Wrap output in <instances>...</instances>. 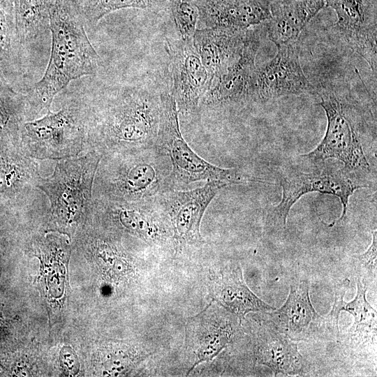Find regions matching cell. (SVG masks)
I'll return each mask as SVG.
<instances>
[{"instance_id": "28", "label": "cell", "mask_w": 377, "mask_h": 377, "mask_svg": "<svg viewBox=\"0 0 377 377\" xmlns=\"http://www.w3.org/2000/svg\"><path fill=\"white\" fill-rule=\"evenodd\" d=\"M376 230L372 232V241L367 250L352 256V267L357 279L368 288V285L376 283Z\"/></svg>"}, {"instance_id": "10", "label": "cell", "mask_w": 377, "mask_h": 377, "mask_svg": "<svg viewBox=\"0 0 377 377\" xmlns=\"http://www.w3.org/2000/svg\"><path fill=\"white\" fill-rule=\"evenodd\" d=\"M226 186L221 182L209 181L195 188L170 189L156 196L177 243L192 245L203 242L200 232L203 215L215 196Z\"/></svg>"}, {"instance_id": "13", "label": "cell", "mask_w": 377, "mask_h": 377, "mask_svg": "<svg viewBox=\"0 0 377 377\" xmlns=\"http://www.w3.org/2000/svg\"><path fill=\"white\" fill-rule=\"evenodd\" d=\"M336 13L337 20L330 34L341 46L363 58L371 70H377L376 16L370 14L367 0H325Z\"/></svg>"}, {"instance_id": "5", "label": "cell", "mask_w": 377, "mask_h": 377, "mask_svg": "<svg viewBox=\"0 0 377 377\" xmlns=\"http://www.w3.org/2000/svg\"><path fill=\"white\" fill-rule=\"evenodd\" d=\"M102 157L99 151H87L58 161L52 175L38 178L36 188L50 202L48 219L59 230L68 232L88 219L95 175Z\"/></svg>"}, {"instance_id": "16", "label": "cell", "mask_w": 377, "mask_h": 377, "mask_svg": "<svg viewBox=\"0 0 377 377\" xmlns=\"http://www.w3.org/2000/svg\"><path fill=\"white\" fill-rule=\"evenodd\" d=\"M350 284V280L345 279L336 286L334 304L330 313L325 317L327 328L330 332L338 336L340 312L346 311L353 316L354 322L341 339L344 345L355 350H362L368 346L376 348L377 314L367 300L368 288L356 279V295L352 301L346 302L343 297Z\"/></svg>"}, {"instance_id": "2", "label": "cell", "mask_w": 377, "mask_h": 377, "mask_svg": "<svg viewBox=\"0 0 377 377\" xmlns=\"http://www.w3.org/2000/svg\"><path fill=\"white\" fill-rule=\"evenodd\" d=\"M88 101L87 151L104 155L156 145L160 95L143 87L125 86Z\"/></svg>"}, {"instance_id": "18", "label": "cell", "mask_w": 377, "mask_h": 377, "mask_svg": "<svg viewBox=\"0 0 377 377\" xmlns=\"http://www.w3.org/2000/svg\"><path fill=\"white\" fill-rule=\"evenodd\" d=\"M248 30L224 27L195 30L192 40L193 47L213 81L239 58Z\"/></svg>"}, {"instance_id": "26", "label": "cell", "mask_w": 377, "mask_h": 377, "mask_svg": "<svg viewBox=\"0 0 377 377\" xmlns=\"http://www.w3.org/2000/svg\"><path fill=\"white\" fill-rule=\"evenodd\" d=\"M170 0H84L82 13L85 24L93 28L107 15L121 9L138 8L155 11Z\"/></svg>"}, {"instance_id": "11", "label": "cell", "mask_w": 377, "mask_h": 377, "mask_svg": "<svg viewBox=\"0 0 377 377\" xmlns=\"http://www.w3.org/2000/svg\"><path fill=\"white\" fill-rule=\"evenodd\" d=\"M276 47L272 59L256 66L251 84V103H262L314 91L301 66L296 43Z\"/></svg>"}, {"instance_id": "20", "label": "cell", "mask_w": 377, "mask_h": 377, "mask_svg": "<svg viewBox=\"0 0 377 377\" xmlns=\"http://www.w3.org/2000/svg\"><path fill=\"white\" fill-rule=\"evenodd\" d=\"M325 6V0L271 1L270 18L263 22L267 38L276 47L296 43L304 28Z\"/></svg>"}, {"instance_id": "29", "label": "cell", "mask_w": 377, "mask_h": 377, "mask_svg": "<svg viewBox=\"0 0 377 377\" xmlns=\"http://www.w3.org/2000/svg\"><path fill=\"white\" fill-rule=\"evenodd\" d=\"M75 1L78 2L81 5H84V0H75Z\"/></svg>"}, {"instance_id": "19", "label": "cell", "mask_w": 377, "mask_h": 377, "mask_svg": "<svg viewBox=\"0 0 377 377\" xmlns=\"http://www.w3.org/2000/svg\"><path fill=\"white\" fill-rule=\"evenodd\" d=\"M205 27L246 30L270 18L271 0H193Z\"/></svg>"}, {"instance_id": "25", "label": "cell", "mask_w": 377, "mask_h": 377, "mask_svg": "<svg viewBox=\"0 0 377 377\" xmlns=\"http://www.w3.org/2000/svg\"><path fill=\"white\" fill-rule=\"evenodd\" d=\"M25 121V95L15 91L0 71V138L20 140Z\"/></svg>"}, {"instance_id": "17", "label": "cell", "mask_w": 377, "mask_h": 377, "mask_svg": "<svg viewBox=\"0 0 377 377\" xmlns=\"http://www.w3.org/2000/svg\"><path fill=\"white\" fill-rule=\"evenodd\" d=\"M268 315L274 326L295 341H306L324 326L327 328L326 318L318 314L311 303L307 280L293 282L285 303Z\"/></svg>"}, {"instance_id": "3", "label": "cell", "mask_w": 377, "mask_h": 377, "mask_svg": "<svg viewBox=\"0 0 377 377\" xmlns=\"http://www.w3.org/2000/svg\"><path fill=\"white\" fill-rule=\"evenodd\" d=\"M171 164L157 146L103 155L93 198L138 202L170 190Z\"/></svg>"}, {"instance_id": "15", "label": "cell", "mask_w": 377, "mask_h": 377, "mask_svg": "<svg viewBox=\"0 0 377 377\" xmlns=\"http://www.w3.org/2000/svg\"><path fill=\"white\" fill-rule=\"evenodd\" d=\"M235 315L223 311L207 308L188 320L186 348L194 357L190 370L202 362L215 357L233 339L241 323Z\"/></svg>"}, {"instance_id": "14", "label": "cell", "mask_w": 377, "mask_h": 377, "mask_svg": "<svg viewBox=\"0 0 377 377\" xmlns=\"http://www.w3.org/2000/svg\"><path fill=\"white\" fill-rule=\"evenodd\" d=\"M89 217L112 223L147 242H163L165 239L168 221L156 197L138 202L93 198Z\"/></svg>"}, {"instance_id": "4", "label": "cell", "mask_w": 377, "mask_h": 377, "mask_svg": "<svg viewBox=\"0 0 377 377\" xmlns=\"http://www.w3.org/2000/svg\"><path fill=\"white\" fill-rule=\"evenodd\" d=\"M88 98L69 97L59 110H50L43 117L25 121L20 144L26 155L35 160L60 161L87 150Z\"/></svg>"}, {"instance_id": "23", "label": "cell", "mask_w": 377, "mask_h": 377, "mask_svg": "<svg viewBox=\"0 0 377 377\" xmlns=\"http://www.w3.org/2000/svg\"><path fill=\"white\" fill-rule=\"evenodd\" d=\"M50 0H14L16 34L24 60L50 31Z\"/></svg>"}, {"instance_id": "1", "label": "cell", "mask_w": 377, "mask_h": 377, "mask_svg": "<svg viewBox=\"0 0 377 377\" xmlns=\"http://www.w3.org/2000/svg\"><path fill=\"white\" fill-rule=\"evenodd\" d=\"M82 8L75 0H50V57L42 78L24 94L27 121L50 110L71 81L97 72L100 57L87 36Z\"/></svg>"}, {"instance_id": "24", "label": "cell", "mask_w": 377, "mask_h": 377, "mask_svg": "<svg viewBox=\"0 0 377 377\" xmlns=\"http://www.w3.org/2000/svg\"><path fill=\"white\" fill-rule=\"evenodd\" d=\"M24 59L17 40L14 0H0V71L8 77L20 75Z\"/></svg>"}, {"instance_id": "8", "label": "cell", "mask_w": 377, "mask_h": 377, "mask_svg": "<svg viewBox=\"0 0 377 377\" xmlns=\"http://www.w3.org/2000/svg\"><path fill=\"white\" fill-rule=\"evenodd\" d=\"M350 172L344 168H321L309 172H291L283 176L279 181L282 198L267 212V225L274 230L286 229L294 204L305 194L314 192L332 195L340 200L343 211L337 223H341L346 216L350 197L356 190L368 187L352 178Z\"/></svg>"}, {"instance_id": "12", "label": "cell", "mask_w": 377, "mask_h": 377, "mask_svg": "<svg viewBox=\"0 0 377 377\" xmlns=\"http://www.w3.org/2000/svg\"><path fill=\"white\" fill-rule=\"evenodd\" d=\"M261 29L257 26L249 29L239 58L214 80L200 101V110L202 108L219 110L251 103V84L261 45Z\"/></svg>"}, {"instance_id": "27", "label": "cell", "mask_w": 377, "mask_h": 377, "mask_svg": "<svg viewBox=\"0 0 377 377\" xmlns=\"http://www.w3.org/2000/svg\"><path fill=\"white\" fill-rule=\"evenodd\" d=\"M170 1L172 16L182 38L192 40L199 20L198 6L193 0Z\"/></svg>"}, {"instance_id": "7", "label": "cell", "mask_w": 377, "mask_h": 377, "mask_svg": "<svg viewBox=\"0 0 377 377\" xmlns=\"http://www.w3.org/2000/svg\"><path fill=\"white\" fill-rule=\"evenodd\" d=\"M318 95L327 117L325 133L313 150L301 156L313 162L334 158L349 172L368 171L370 165L360 140L355 104L334 89H323Z\"/></svg>"}, {"instance_id": "21", "label": "cell", "mask_w": 377, "mask_h": 377, "mask_svg": "<svg viewBox=\"0 0 377 377\" xmlns=\"http://www.w3.org/2000/svg\"><path fill=\"white\" fill-rule=\"evenodd\" d=\"M209 289L213 300L235 315L240 323L249 312L268 313L276 309L249 288L239 265L223 268L211 280Z\"/></svg>"}, {"instance_id": "6", "label": "cell", "mask_w": 377, "mask_h": 377, "mask_svg": "<svg viewBox=\"0 0 377 377\" xmlns=\"http://www.w3.org/2000/svg\"><path fill=\"white\" fill-rule=\"evenodd\" d=\"M161 112L156 146L168 157L171 164V189H181L202 181H218L227 184H241L261 181L254 179L237 168L216 166L198 155L181 133L179 113L173 96L160 94Z\"/></svg>"}, {"instance_id": "22", "label": "cell", "mask_w": 377, "mask_h": 377, "mask_svg": "<svg viewBox=\"0 0 377 377\" xmlns=\"http://www.w3.org/2000/svg\"><path fill=\"white\" fill-rule=\"evenodd\" d=\"M256 357L257 362L269 368L275 376L299 375L304 369V360L297 344L279 332L269 320L258 332Z\"/></svg>"}, {"instance_id": "9", "label": "cell", "mask_w": 377, "mask_h": 377, "mask_svg": "<svg viewBox=\"0 0 377 377\" xmlns=\"http://www.w3.org/2000/svg\"><path fill=\"white\" fill-rule=\"evenodd\" d=\"M165 48L172 80L171 95L178 113L185 119L195 120L200 114V101L213 78L202 64L192 40L166 38Z\"/></svg>"}]
</instances>
